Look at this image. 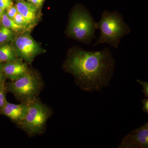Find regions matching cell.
<instances>
[{
  "mask_svg": "<svg viewBox=\"0 0 148 148\" xmlns=\"http://www.w3.org/2000/svg\"><path fill=\"white\" fill-rule=\"evenodd\" d=\"M115 66L108 48L89 51L76 47L69 51L63 68L74 76L75 82L82 90L101 92L110 84Z\"/></svg>",
  "mask_w": 148,
  "mask_h": 148,
  "instance_id": "obj_1",
  "label": "cell"
},
{
  "mask_svg": "<svg viewBox=\"0 0 148 148\" xmlns=\"http://www.w3.org/2000/svg\"><path fill=\"white\" fill-rule=\"evenodd\" d=\"M15 6L18 13L25 17L30 24L34 23L38 16V8L24 0H15Z\"/></svg>",
  "mask_w": 148,
  "mask_h": 148,
  "instance_id": "obj_10",
  "label": "cell"
},
{
  "mask_svg": "<svg viewBox=\"0 0 148 148\" xmlns=\"http://www.w3.org/2000/svg\"><path fill=\"white\" fill-rule=\"evenodd\" d=\"M95 22L84 5H77L70 14L66 33L68 36L86 45H89L95 36Z\"/></svg>",
  "mask_w": 148,
  "mask_h": 148,
  "instance_id": "obj_3",
  "label": "cell"
},
{
  "mask_svg": "<svg viewBox=\"0 0 148 148\" xmlns=\"http://www.w3.org/2000/svg\"><path fill=\"white\" fill-rule=\"evenodd\" d=\"M143 106L142 110L145 112L148 113V99L147 98H145L142 101Z\"/></svg>",
  "mask_w": 148,
  "mask_h": 148,
  "instance_id": "obj_20",
  "label": "cell"
},
{
  "mask_svg": "<svg viewBox=\"0 0 148 148\" xmlns=\"http://www.w3.org/2000/svg\"><path fill=\"white\" fill-rule=\"evenodd\" d=\"M6 79L5 75L3 71L2 64H0V88L6 89L5 80Z\"/></svg>",
  "mask_w": 148,
  "mask_h": 148,
  "instance_id": "obj_16",
  "label": "cell"
},
{
  "mask_svg": "<svg viewBox=\"0 0 148 148\" xmlns=\"http://www.w3.org/2000/svg\"><path fill=\"white\" fill-rule=\"evenodd\" d=\"M44 1L45 0H31L30 2L38 8L42 5Z\"/></svg>",
  "mask_w": 148,
  "mask_h": 148,
  "instance_id": "obj_21",
  "label": "cell"
},
{
  "mask_svg": "<svg viewBox=\"0 0 148 148\" xmlns=\"http://www.w3.org/2000/svg\"><path fill=\"white\" fill-rule=\"evenodd\" d=\"M18 58L12 44L8 42L0 45V64L13 62Z\"/></svg>",
  "mask_w": 148,
  "mask_h": 148,
  "instance_id": "obj_11",
  "label": "cell"
},
{
  "mask_svg": "<svg viewBox=\"0 0 148 148\" xmlns=\"http://www.w3.org/2000/svg\"><path fill=\"white\" fill-rule=\"evenodd\" d=\"M5 10H4L0 8V21H1V18L3 14L5 12Z\"/></svg>",
  "mask_w": 148,
  "mask_h": 148,
  "instance_id": "obj_22",
  "label": "cell"
},
{
  "mask_svg": "<svg viewBox=\"0 0 148 148\" xmlns=\"http://www.w3.org/2000/svg\"><path fill=\"white\" fill-rule=\"evenodd\" d=\"M13 20L16 24L23 27L24 29L29 27L31 24L28 21L25 17L21 15L20 13H17L14 17Z\"/></svg>",
  "mask_w": 148,
  "mask_h": 148,
  "instance_id": "obj_14",
  "label": "cell"
},
{
  "mask_svg": "<svg viewBox=\"0 0 148 148\" xmlns=\"http://www.w3.org/2000/svg\"><path fill=\"white\" fill-rule=\"evenodd\" d=\"M148 123L131 131L122 141L119 148H147Z\"/></svg>",
  "mask_w": 148,
  "mask_h": 148,
  "instance_id": "obj_7",
  "label": "cell"
},
{
  "mask_svg": "<svg viewBox=\"0 0 148 148\" xmlns=\"http://www.w3.org/2000/svg\"><path fill=\"white\" fill-rule=\"evenodd\" d=\"M5 89L0 88V111L3 108L7 101L5 98Z\"/></svg>",
  "mask_w": 148,
  "mask_h": 148,
  "instance_id": "obj_18",
  "label": "cell"
},
{
  "mask_svg": "<svg viewBox=\"0 0 148 148\" xmlns=\"http://www.w3.org/2000/svg\"><path fill=\"white\" fill-rule=\"evenodd\" d=\"M95 28L100 30V35L93 46L108 44L117 48L122 38L130 34V29L117 11H104L100 21L95 23Z\"/></svg>",
  "mask_w": 148,
  "mask_h": 148,
  "instance_id": "obj_2",
  "label": "cell"
},
{
  "mask_svg": "<svg viewBox=\"0 0 148 148\" xmlns=\"http://www.w3.org/2000/svg\"><path fill=\"white\" fill-rule=\"evenodd\" d=\"M2 67L6 77L11 81L18 79L30 70L27 64L24 63L23 59L20 58H18L13 62L2 64Z\"/></svg>",
  "mask_w": 148,
  "mask_h": 148,
  "instance_id": "obj_8",
  "label": "cell"
},
{
  "mask_svg": "<svg viewBox=\"0 0 148 148\" xmlns=\"http://www.w3.org/2000/svg\"><path fill=\"white\" fill-rule=\"evenodd\" d=\"M6 14L8 17L11 19H13L14 17L18 13V12L15 6L12 5L7 9Z\"/></svg>",
  "mask_w": 148,
  "mask_h": 148,
  "instance_id": "obj_15",
  "label": "cell"
},
{
  "mask_svg": "<svg viewBox=\"0 0 148 148\" xmlns=\"http://www.w3.org/2000/svg\"><path fill=\"white\" fill-rule=\"evenodd\" d=\"M2 25L4 27H6L13 32H18L24 29L23 27L16 24L14 20L10 18L6 14L5 12L3 14L1 19Z\"/></svg>",
  "mask_w": 148,
  "mask_h": 148,
  "instance_id": "obj_12",
  "label": "cell"
},
{
  "mask_svg": "<svg viewBox=\"0 0 148 148\" xmlns=\"http://www.w3.org/2000/svg\"><path fill=\"white\" fill-rule=\"evenodd\" d=\"M28 106L29 104L27 103L14 104L7 101L1 112L18 125L26 116Z\"/></svg>",
  "mask_w": 148,
  "mask_h": 148,
  "instance_id": "obj_9",
  "label": "cell"
},
{
  "mask_svg": "<svg viewBox=\"0 0 148 148\" xmlns=\"http://www.w3.org/2000/svg\"><path fill=\"white\" fill-rule=\"evenodd\" d=\"M18 58L31 64L37 55L42 53V49L29 32H25L15 38L13 44Z\"/></svg>",
  "mask_w": 148,
  "mask_h": 148,
  "instance_id": "obj_6",
  "label": "cell"
},
{
  "mask_svg": "<svg viewBox=\"0 0 148 148\" xmlns=\"http://www.w3.org/2000/svg\"><path fill=\"white\" fill-rule=\"evenodd\" d=\"M43 87L41 78L34 71L6 84V89L11 92L21 103H29L38 98Z\"/></svg>",
  "mask_w": 148,
  "mask_h": 148,
  "instance_id": "obj_4",
  "label": "cell"
},
{
  "mask_svg": "<svg viewBox=\"0 0 148 148\" xmlns=\"http://www.w3.org/2000/svg\"><path fill=\"white\" fill-rule=\"evenodd\" d=\"M52 114L50 108L37 98L29 103L26 116L18 126L29 136L40 134L44 131L47 122Z\"/></svg>",
  "mask_w": 148,
  "mask_h": 148,
  "instance_id": "obj_5",
  "label": "cell"
},
{
  "mask_svg": "<svg viewBox=\"0 0 148 148\" xmlns=\"http://www.w3.org/2000/svg\"><path fill=\"white\" fill-rule=\"evenodd\" d=\"M27 1H29L30 2V1H31V0H27Z\"/></svg>",
  "mask_w": 148,
  "mask_h": 148,
  "instance_id": "obj_23",
  "label": "cell"
},
{
  "mask_svg": "<svg viewBox=\"0 0 148 148\" xmlns=\"http://www.w3.org/2000/svg\"><path fill=\"white\" fill-rule=\"evenodd\" d=\"M136 81L142 85L143 86V92L145 94V97H148V83L147 82L143 81L140 80H137Z\"/></svg>",
  "mask_w": 148,
  "mask_h": 148,
  "instance_id": "obj_19",
  "label": "cell"
},
{
  "mask_svg": "<svg viewBox=\"0 0 148 148\" xmlns=\"http://www.w3.org/2000/svg\"><path fill=\"white\" fill-rule=\"evenodd\" d=\"M14 38L13 31L3 26L0 27V44L8 42Z\"/></svg>",
  "mask_w": 148,
  "mask_h": 148,
  "instance_id": "obj_13",
  "label": "cell"
},
{
  "mask_svg": "<svg viewBox=\"0 0 148 148\" xmlns=\"http://www.w3.org/2000/svg\"><path fill=\"white\" fill-rule=\"evenodd\" d=\"M13 5L12 0H0V8L6 10L10 7Z\"/></svg>",
  "mask_w": 148,
  "mask_h": 148,
  "instance_id": "obj_17",
  "label": "cell"
}]
</instances>
